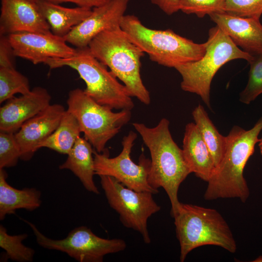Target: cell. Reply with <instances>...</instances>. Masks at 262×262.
<instances>
[{
	"label": "cell",
	"instance_id": "cell-29",
	"mask_svg": "<svg viewBox=\"0 0 262 262\" xmlns=\"http://www.w3.org/2000/svg\"><path fill=\"white\" fill-rule=\"evenodd\" d=\"M224 12L242 17L260 19L262 0H226Z\"/></svg>",
	"mask_w": 262,
	"mask_h": 262
},
{
	"label": "cell",
	"instance_id": "cell-3",
	"mask_svg": "<svg viewBox=\"0 0 262 262\" xmlns=\"http://www.w3.org/2000/svg\"><path fill=\"white\" fill-rule=\"evenodd\" d=\"M92 54L121 81L131 97L148 105L150 93L140 74L145 53L120 27L106 30L95 37L88 46Z\"/></svg>",
	"mask_w": 262,
	"mask_h": 262
},
{
	"label": "cell",
	"instance_id": "cell-25",
	"mask_svg": "<svg viewBox=\"0 0 262 262\" xmlns=\"http://www.w3.org/2000/svg\"><path fill=\"white\" fill-rule=\"evenodd\" d=\"M28 237L26 233L9 235L6 229L0 225V247L6 252V256L18 262H31L33 260L34 250L25 246L23 241Z\"/></svg>",
	"mask_w": 262,
	"mask_h": 262
},
{
	"label": "cell",
	"instance_id": "cell-28",
	"mask_svg": "<svg viewBox=\"0 0 262 262\" xmlns=\"http://www.w3.org/2000/svg\"><path fill=\"white\" fill-rule=\"evenodd\" d=\"M226 0H180V10L199 18L215 13L224 12Z\"/></svg>",
	"mask_w": 262,
	"mask_h": 262
},
{
	"label": "cell",
	"instance_id": "cell-13",
	"mask_svg": "<svg viewBox=\"0 0 262 262\" xmlns=\"http://www.w3.org/2000/svg\"><path fill=\"white\" fill-rule=\"evenodd\" d=\"M129 1L109 0L93 8L91 14L64 37L65 40L76 48H85L100 33L120 27Z\"/></svg>",
	"mask_w": 262,
	"mask_h": 262
},
{
	"label": "cell",
	"instance_id": "cell-7",
	"mask_svg": "<svg viewBox=\"0 0 262 262\" xmlns=\"http://www.w3.org/2000/svg\"><path fill=\"white\" fill-rule=\"evenodd\" d=\"M44 64L50 69L68 66L75 70L86 84L85 93L99 104L120 110H131L134 106L125 86L88 47L76 48L75 54L69 57L49 58Z\"/></svg>",
	"mask_w": 262,
	"mask_h": 262
},
{
	"label": "cell",
	"instance_id": "cell-22",
	"mask_svg": "<svg viewBox=\"0 0 262 262\" xmlns=\"http://www.w3.org/2000/svg\"><path fill=\"white\" fill-rule=\"evenodd\" d=\"M192 116L212 156L215 167L221 162L226 152L227 136L219 132L201 104L194 109Z\"/></svg>",
	"mask_w": 262,
	"mask_h": 262
},
{
	"label": "cell",
	"instance_id": "cell-31",
	"mask_svg": "<svg viewBox=\"0 0 262 262\" xmlns=\"http://www.w3.org/2000/svg\"><path fill=\"white\" fill-rule=\"evenodd\" d=\"M152 3L157 6L168 15H171L180 10V0H150Z\"/></svg>",
	"mask_w": 262,
	"mask_h": 262
},
{
	"label": "cell",
	"instance_id": "cell-21",
	"mask_svg": "<svg viewBox=\"0 0 262 262\" xmlns=\"http://www.w3.org/2000/svg\"><path fill=\"white\" fill-rule=\"evenodd\" d=\"M7 174L0 169V220L7 215L15 214L23 209L29 211L38 208L41 204V192L35 188L16 189L7 181Z\"/></svg>",
	"mask_w": 262,
	"mask_h": 262
},
{
	"label": "cell",
	"instance_id": "cell-30",
	"mask_svg": "<svg viewBox=\"0 0 262 262\" xmlns=\"http://www.w3.org/2000/svg\"><path fill=\"white\" fill-rule=\"evenodd\" d=\"M15 57L8 35H0V67H15Z\"/></svg>",
	"mask_w": 262,
	"mask_h": 262
},
{
	"label": "cell",
	"instance_id": "cell-17",
	"mask_svg": "<svg viewBox=\"0 0 262 262\" xmlns=\"http://www.w3.org/2000/svg\"><path fill=\"white\" fill-rule=\"evenodd\" d=\"M209 16L243 51L252 56L262 53V24L260 19L242 17L225 12L215 13Z\"/></svg>",
	"mask_w": 262,
	"mask_h": 262
},
{
	"label": "cell",
	"instance_id": "cell-32",
	"mask_svg": "<svg viewBox=\"0 0 262 262\" xmlns=\"http://www.w3.org/2000/svg\"><path fill=\"white\" fill-rule=\"evenodd\" d=\"M50 1L60 4L64 2H71L76 4L79 7H84L92 9L101 5L109 0H48Z\"/></svg>",
	"mask_w": 262,
	"mask_h": 262
},
{
	"label": "cell",
	"instance_id": "cell-16",
	"mask_svg": "<svg viewBox=\"0 0 262 262\" xmlns=\"http://www.w3.org/2000/svg\"><path fill=\"white\" fill-rule=\"evenodd\" d=\"M48 91L36 86L28 93L7 100L0 108V131L16 133L27 120L50 104Z\"/></svg>",
	"mask_w": 262,
	"mask_h": 262
},
{
	"label": "cell",
	"instance_id": "cell-10",
	"mask_svg": "<svg viewBox=\"0 0 262 262\" xmlns=\"http://www.w3.org/2000/svg\"><path fill=\"white\" fill-rule=\"evenodd\" d=\"M31 228L36 242L44 248L63 252L79 262H102L105 255L123 251L126 243L121 239H105L86 226L77 227L64 239L44 235L33 223L23 219Z\"/></svg>",
	"mask_w": 262,
	"mask_h": 262
},
{
	"label": "cell",
	"instance_id": "cell-24",
	"mask_svg": "<svg viewBox=\"0 0 262 262\" xmlns=\"http://www.w3.org/2000/svg\"><path fill=\"white\" fill-rule=\"evenodd\" d=\"M28 79L15 67H0V103L31 91Z\"/></svg>",
	"mask_w": 262,
	"mask_h": 262
},
{
	"label": "cell",
	"instance_id": "cell-34",
	"mask_svg": "<svg viewBox=\"0 0 262 262\" xmlns=\"http://www.w3.org/2000/svg\"><path fill=\"white\" fill-rule=\"evenodd\" d=\"M252 262H262V256H258Z\"/></svg>",
	"mask_w": 262,
	"mask_h": 262
},
{
	"label": "cell",
	"instance_id": "cell-18",
	"mask_svg": "<svg viewBox=\"0 0 262 262\" xmlns=\"http://www.w3.org/2000/svg\"><path fill=\"white\" fill-rule=\"evenodd\" d=\"M182 152L191 172L208 182L215 169L212 156L195 123L186 124L183 139Z\"/></svg>",
	"mask_w": 262,
	"mask_h": 262
},
{
	"label": "cell",
	"instance_id": "cell-9",
	"mask_svg": "<svg viewBox=\"0 0 262 262\" xmlns=\"http://www.w3.org/2000/svg\"><path fill=\"white\" fill-rule=\"evenodd\" d=\"M99 177L108 203L119 214L123 226L138 232L145 243L150 244L147 220L161 209L153 199V194L128 188L112 177Z\"/></svg>",
	"mask_w": 262,
	"mask_h": 262
},
{
	"label": "cell",
	"instance_id": "cell-2",
	"mask_svg": "<svg viewBox=\"0 0 262 262\" xmlns=\"http://www.w3.org/2000/svg\"><path fill=\"white\" fill-rule=\"evenodd\" d=\"M262 130V116L248 130L234 126L227 136L225 155L209 180L204 197L211 200L236 198L245 203L250 192L244 176L245 167L254 152Z\"/></svg>",
	"mask_w": 262,
	"mask_h": 262
},
{
	"label": "cell",
	"instance_id": "cell-15",
	"mask_svg": "<svg viewBox=\"0 0 262 262\" xmlns=\"http://www.w3.org/2000/svg\"><path fill=\"white\" fill-rule=\"evenodd\" d=\"M32 32H51L35 1L1 0L0 35Z\"/></svg>",
	"mask_w": 262,
	"mask_h": 262
},
{
	"label": "cell",
	"instance_id": "cell-11",
	"mask_svg": "<svg viewBox=\"0 0 262 262\" xmlns=\"http://www.w3.org/2000/svg\"><path fill=\"white\" fill-rule=\"evenodd\" d=\"M137 134L131 131L124 136L122 141V149L117 156L109 157V151L101 153L94 150L95 175L112 177L126 187L136 191H146L153 195L159 193L148 183V177L150 160L142 153L138 164L132 161L131 154Z\"/></svg>",
	"mask_w": 262,
	"mask_h": 262
},
{
	"label": "cell",
	"instance_id": "cell-6",
	"mask_svg": "<svg viewBox=\"0 0 262 262\" xmlns=\"http://www.w3.org/2000/svg\"><path fill=\"white\" fill-rule=\"evenodd\" d=\"M206 44L205 53L200 59L175 68L181 77V89L198 95L211 109V85L218 70L228 62L236 59H244L249 63L253 56L237 46L216 25L209 30Z\"/></svg>",
	"mask_w": 262,
	"mask_h": 262
},
{
	"label": "cell",
	"instance_id": "cell-26",
	"mask_svg": "<svg viewBox=\"0 0 262 262\" xmlns=\"http://www.w3.org/2000/svg\"><path fill=\"white\" fill-rule=\"evenodd\" d=\"M248 63V82L239 97L240 101L246 104H250L262 94V53L253 55Z\"/></svg>",
	"mask_w": 262,
	"mask_h": 262
},
{
	"label": "cell",
	"instance_id": "cell-1",
	"mask_svg": "<svg viewBox=\"0 0 262 262\" xmlns=\"http://www.w3.org/2000/svg\"><path fill=\"white\" fill-rule=\"evenodd\" d=\"M169 124L167 119L163 118L154 127L138 122L133 123L132 125L150 154L148 183L153 188L158 190L162 187L166 192L173 217L178 213L181 204L178 199L179 187L192 173L182 149L172 137Z\"/></svg>",
	"mask_w": 262,
	"mask_h": 262
},
{
	"label": "cell",
	"instance_id": "cell-23",
	"mask_svg": "<svg viewBox=\"0 0 262 262\" xmlns=\"http://www.w3.org/2000/svg\"><path fill=\"white\" fill-rule=\"evenodd\" d=\"M82 133L75 116L67 110L55 131L39 146L68 154Z\"/></svg>",
	"mask_w": 262,
	"mask_h": 262
},
{
	"label": "cell",
	"instance_id": "cell-19",
	"mask_svg": "<svg viewBox=\"0 0 262 262\" xmlns=\"http://www.w3.org/2000/svg\"><path fill=\"white\" fill-rule=\"evenodd\" d=\"M35 2L51 33L63 38L92 12L91 9L79 6L68 8L48 0H36Z\"/></svg>",
	"mask_w": 262,
	"mask_h": 262
},
{
	"label": "cell",
	"instance_id": "cell-33",
	"mask_svg": "<svg viewBox=\"0 0 262 262\" xmlns=\"http://www.w3.org/2000/svg\"><path fill=\"white\" fill-rule=\"evenodd\" d=\"M258 146H259V147L260 153L262 155V136L259 139V141L258 143Z\"/></svg>",
	"mask_w": 262,
	"mask_h": 262
},
{
	"label": "cell",
	"instance_id": "cell-4",
	"mask_svg": "<svg viewBox=\"0 0 262 262\" xmlns=\"http://www.w3.org/2000/svg\"><path fill=\"white\" fill-rule=\"evenodd\" d=\"M120 27L152 61L164 66L175 68L198 60L206 51V42L195 43L170 29L147 28L134 15H125Z\"/></svg>",
	"mask_w": 262,
	"mask_h": 262
},
{
	"label": "cell",
	"instance_id": "cell-14",
	"mask_svg": "<svg viewBox=\"0 0 262 262\" xmlns=\"http://www.w3.org/2000/svg\"><path fill=\"white\" fill-rule=\"evenodd\" d=\"M66 110L60 104H50L26 121L15 133L23 161H29L57 129Z\"/></svg>",
	"mask_w": 262,
	"mask_h": 262
},
{
	"label": "cell",
	"instance_id": "cell-35",
	"mask_svg": "<svg viewBox=\"0 0 262 262\" xmlns=\"http://www.w3.org/2000/svg\"><path fill=\"white\" fill-rule=\"evenodd\" d=\"M33 0V1H35V0Z\"/></svg>",
	"mask_w": 262,
	"mask_h": 262
},
{
	"label": "cell",
	"instance_id": "cell-5",
	"mask_svg": "<svg viewBox=\"0 0 262 262\" xmlns=\"http://www.w3.org/2000/svg\"><path fill=\"white\" fill-rule=\"evenodd\" d=\"M173 217L181 262L192 250L206 245L218 246L232 253L236 252L237 244L232 232L217 210L181 203Z\"/></svg>",
	"mask_w": 262,
	"mask_h": 262
},
{
	"label": "cell",
	"instance_id": "cell-27",
	"mask_svg": "<svg viewBox=\"0 0 262 262\" xmlns=\"http://www.w3.org/2000/svg\"><path fill=\"white\" fill-rule=\"evenodd\" d=\"M20 157L15 133L0 131V169L15 166Z\"/></svg>",
	"mask_w": 262,
	"mask_h": 262
},
{
	"label": "cell",
	"instance_id": "cell-8",
	"mask_svg": "<svg viewBox=\"0 0 262 262\" xmlns=\"http://www.w3.org/2000/svg\"><path fill=\"white\" fill-rule=\"evenodd\" d=\"M66 103L67 111L77 119L84 138L98 153L106 149L107 143L131 117V110L114 112L112 108L99 104L80 88L69 91Z\"/></svg>",
	"mask_w": 262,
	"mask_h": 262
},
{
	"label": "cell",
	"instance_id": "cell-20",
	"mask_svg": "<svg viewBox=\"0 0 262 262\" xmlns=\"http://www.w3.org/2000/svg\"><path fill=\"white\" fill-rule=\"evenodd\" d=\"M93 148L87 140L79 136L67 154L66 160L59 168L71 171L87 191L98 195L99 192L93 180L95 171Z\"/></svg>",
	"mask_w": 262,
	"mask_h": 262
},
{
	"label": "cell",
	"instance_id": "cell-12",
	"mask_svg": "<svg viewBox=\"0 0 262 262\" xmlns=\"http://www.w3.org/2000/svg\"><path fill=\"white\" fill-rule=\"evenodd\" d=\"M15 55L34 65L44 64L49 58H66L76 51L65 38L51 32H23L8 35Z\"/></svg>",
	"mask_w": 262,
	"mask_h": 262
}]
</instances>
